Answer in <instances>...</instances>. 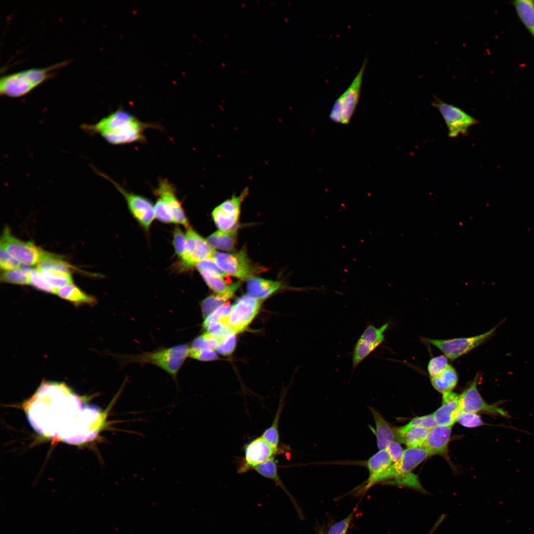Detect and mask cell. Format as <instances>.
Masks as SVG:
<instances>
[{
  "label": "cell",
  "mask_w": 534,
  "mask_h": 534,
  "mask_svg": "<svg viewBox=\"0 0 534 534\" xmlns=\"http://www.w3.org/2000/svg\"><path fill=\"white\" fill-rule=\"evenodd\" d=\"M26 411L30 424L39 434L71 444L93 439L107 424L108 409L85 404L63 383L42 384Z\"/></svg>",
  "instance_id": "6da1fadb"
},
{
  "label": "cell",
  "mask_w": 534,
  "mask_h": 534,
  "mask_svg": "<svg viewBox=\"0 0 534 534\" xmlns=\"http://www.w3.org/2000/svg\"><path fill=\"white\" fill-rule=\"evenodd\" d=\"M154 124L141 122L134 115L123 109H118L94 124H84V130L90 134H98L108 142L121 145L145 140L144 132Z\"/></svg>",
  "instance_id": "7a4b0ae2"
},
{
  "label": "cell",
  "mask_w": 534,
  "mask_h": 534,
  "mask_svg": "<svg viewBox=\"0 0 534 534\" xmlns=\"http://www.w3.org/2000/svg\"><path fill=\"white\" fill-rule=\"evenodd\" d=\"M189 349L187 344H182L138 354L119 355L117 357L123 367L133 363L154 365L164 370L176 381L178 373L189 356Z\"/></svg>",
  "instance_id": "3957f363"
},
{
  "label": "cell",
  "mask_w": 534,
  "mask_h": 534,
  "mask_svg": "<svg viewBox=\"0 0 534 534\" xmlns=\"http://www.w3.org/2000/svg\"><path fill=\"white\" fill-rule=\"evenodd\" d=\"M67 63L62 61L45 68H31L4 75L0 80V93L12 97L24 95L51 78L54 71Z\"/></svg>",
  "instance_id": "277c9868"
},
{
  "label": "cell",
  "mask_w": 534,
  "mask_h": 534,
  "mask_svg": "<svg viewBox=\"0 0 534 534\" xmlns=\"http://www.w3.org/2000/svg\"><path fill=\"white\" fill-rule=\"evenodd\" d=\"M0 241V247L26 266H38L54 255L37 247L31 242H24L13 236L8 226L4 228Z\"/></svg>",
  "instance_id": "5b68a950"
},
{
  "label": "cell",
  "mask_w": 534,
  "mask_h": 534,
  "mask_svg": "<svg viewBox=\"0 0 534 534\" xmlns=\"http://www.w3.org/2000/svg\"><path fill=\"white\" fill-rule=\"evenodd\" d=\"M213 260L226 274L241 280H247L266 269L253 263L245 249L232 253L215 251Z\"/></svg>",
  "instance_id": "8992f818"
},
{
  "label": "cell",
  "mask_w": 534,
  "mask_h": 534,
  "mask_svg": "<svg viewBox=\"0 0 534 534\" xmlns=\"http://www.w3.org/2000/svg\"><path fill=\"white\" fill-rule=\"evenodd\" d=\"M432 104L439 111L444 119L450 138L467 134L469 129L479 123L478 120L461 108L446 103L436 95L434 96Z\"/></svg>",
  "instance_id": "52a82bcc"
},
{
  "label": "cell",
  "mask_w": 534,
  "mask_h": 534,
  "mask_svg": "<svg viewBox=\"0 0 534 534\" xmlns=\"http://www.w3.org/2000/svg\"><path fill=\"white\" fill-rule=\"evenodd\" d=\"M215 251L204 238L190 226L185 233L184 253L180 259V268L186 269L195 266L200 262L213 259Z\"/></svg>",
  "instance_id": "ba28073f"
},
{
  "label": "cell",
  "mask_w": 534,
  "mask_h": 534,
  "mask_svg": "<svg viewBox=\"0 0 534 534\" xmlns=\"http://www.w3.org/2000/svg\"><path fill=\"white\" fill-rule=\"evenodd\" d=\"M498 325L479 335L450 339L426 338L425 341L436 347L448 359L453 360L477 347L489 338Z\"/></svg>",
  "instance_id": "9c48e42d"
},
{
  "label": "cell",
  "mask_w": 534,
  "mask_h": 534,
  "mask_svg": "<svg viewBox=\"0 0 534 534\" xmlns=\"http://www.w3.org/2000/svg\"><path fill=\"white\" fill-rule=\"evenodd\" d=\"M283 451L269 444L262 436L253 439L244 446V456L237 469L239 474L252 470L258 465L275 457Z\"/></svg>",
  "instance_id": "30bf717a"
},
{
  "label": "cell",
  "mask_w": 534,
  "mask_h": 534,
  "mask_svg": "<svg viewBox=\"0 0 534 534\" xmlns=\"http://www.w3.org/2000/svg\"><path fill=\"white\" fill-rule=\"evenodd\" d=\"M261 302L249 295L238 299L232 306L227 318V326L234 334L244 331L258 313Z\"/></svg>",
  "instance_id": "8fae6325"
},
{
  "label": "cell",
  "mask_w": 534,
  "mask_h": 534,
  "mask_svg": "<svg viewBox=\"0 0 534 534\" xmlns=\"http://www.w3.org/2000/svg\"><path fill=\"white\" fill-rule=\"evenodd\" d=\"M479 374H477L470 385L459 395L460 411L477 413L485 412L490 414L509 417L507 412L495 404H490L482 398L477 389Z\"/></svg>",
  "instance_id": "7c38bea8"
},
{
  "label": "cell",
  "mask_w": 534,
  "mask_h": 534,
  "mask_svg": "<svg viewBox=\"0 0 534 534\" xmlns=\"http://www.w3.org/2000/svg\"><path fill=\"white\" fill-rule=\"evenodd\" d=\"M248 192L247 187L238 196L233 195L213 210L212 217L219 230L228 231L237 228L241 204Z\"/></svg>",
  "instance_id": "4fadbf2b"
},
{
  "label": "cell",
  "mask_w": 534,
  "mask_h": 534,
  "mask_svg": "<svg viewBox=\"0 0 534 534\" xmlns=\"http://www.w3.org/2000/svg\"><path fill=\"white\" fill-rule=\"evenodd\" d=\"M101 174L107 178L123 195L131 213L139 224L145 230H149L155 218L154 206L152 202L143 196L126 190L110 178Z\"/></svg>",
  "instance_id": "5bb4252c"
},
{
  "label": "cell",
  "mask_w": 534,
  "mask_h": 534,
  "mask_svg": "<svg viewBox=\"0 0 534 534\" xmlns=\"http://www.w3.org/2000/svg\"><path fill=\"white\" fill-rule=\"evenodd\" d=\"M389 326L385 323L380 327L372 324L366 326L357 340L353 352V372L357 366L370 354L374 352L384 341V333Z\"/></svg>",
  "instance_id": "9a60e30c"
},
{
  "label": "cell",
  "mask_w": 534,
  "mask_h": 534,
  "mask_svg": "<svg viewBox=\"0 0 534 534\" xmlns=\"http://www.w3.org/2000/svg\"><path fill=\"white\" fill-rule=\"evenodd\" d=\"M154 193L163 201L171 212L175 223L182 224L186 228L190 226L181 203L177 197L176 189L169 181L161 179Z\"/></svg>",
  "instance_id": "2e32d148"
},
{
  "label": "cell",
  "mask_w": 534,
  "mask_h": 534,
  "mask_svg": "<svg viewBox=\"0 0 534 534\" xmlns=\"http://www.w3.org/2000/svg\"><path fill=\"white\" fill-rule=\"evenodd\" d=\"M366 63L367 59L365 58L349 87L339 97L342 112V124L349 123L358 103Z\"/></svg>",
  "instance_id": "e0dca14e"
},
{
  "label": "cell",
  "mask_w": 534,
  "mask_h": 534,
  "mask_svg": "<svg viewBox=\"0 0 534 534\" xmlns=\"http://www.w3.org/2000/svg\"><path fill=\"white\" fill-rule=\"evenodd\" d=\"M392 464L387 448L379 450L371 456L367 462L369 475L366 488L376 483L388 480Z\"/></svg>",
  "instance_id": "ac0fdd59"
},
{
  "label": "cell",
  "mask_w": 534,
  "mask_h": 534,
  "mask_svg": "<svg viewBox=\"0 0 534 534\" xmlns=\"http://www.w3.org/2000/svg\"><path fill=\"white\" fill-rule=\"evenodd\" d=\"M459 395L452 392L443 394L442 405L433 413L437 425L452 426L460 412Z\"/></svg>",
  "instance_id": "d6986e66"
},
{
  "label": "cell",
  "mask_w": 534,
  "mask_h": 534,
  "mask_svg": "<svg viewBox=\"0 0 534 534\" xmlns=\"http://www.w3.org/2000/svg\"><path fill=\"white\" fill-rule=\"evenodd\" d=\"M452 426L437 425L430 429L422 447L430 455L444 454L446 452L451 433Z\"/></svg>",
  "instance_id": "ffe728a7"
},
{
  "label": "cell",
  "mask_w": 534,
  "mask_h": 534,
  "mask_svg": "<svg viewBox=\"0 0 534 534\" xmlns=\"http://www.w3.org/2000/svg\"><path fill=\"white\" fill-rule=\"evenodd\" d=\"M430 455L429 451L422 446L408 448L404 450L399 471L388 483L396 481L402 477L412 473V470Z\"/></svg>",
  "instance_id": "44dd1931"
},
{
  "label": "cell",
  "mask_w": 534,
  "mask_h": 534,
  "mask_svg": "<svg viewBox=\"0 0 534 534\" xmlns=\"http://www.w3.org/2000/svg\"><path fill=\"white\" fill-rule=\"evenodd\" d=\"M247 281L246 290L248 294L260 301L268 297L282 287V283L280 281L256 276H253Z\"/></svg>",
  "instance_id": "7402d4cb"
},
{
  "label": "cell",
  "mask_w": 534,
  "mask_h": 534,
  "mask_svg": "<svg viewBox=\"0 0 534 534\" xmlns=\"http://www.w3.org/2000/svg\"><path fill=\"white\" fill-rule=\"evenodd\" d=\"M375 425V436L379 450L386 448L393 441H397L396 429L386 421L376 410L370 407Z\"/></svg>",
  "instance_id": "603a6c76"
},
{
  "label": "cell",
  "mask_w": 534,
  "mask_h": 534,
  "mask_svg": "<svg viewBox=\"0 0 534 534\" xmlns=\"http://www.w3.org/2000/svg\"><path fill=\"white\" fill-rule=\"evenodd\" d=\"M240 285L239 281L231 284L230 288L222 293H216L210 295L202 301L201 303V311L203 317L205 318L217 309L222 306Z\"/></svg>",
  "instance_id": "cb8c5ba5"
},
{
  "label": "cell",
  "mask_w": 534,
  "mask_h": 534,
  "mask_svg": "<svg viewBox=\"0 0 534 534\" xmlns=\"http://www.w3.org/2000/svg\"><path fill=\"white\" fill-rule=\"evenodd\" d=\"M429 430L421 427H412L407 429H404L401 427L396 428L397 441L404 444L408 448L422 446Z\"/></svg>",
  "instance_id": "d4e9b609"
},
{
  "label": "cell",
  "mask_w": 534,
  "mask_h": 534,
  "mask_svg": "<svg viewBox=\"0 0 534 534\" xmlns=\"http://www.w3.org/2000/svg\"><path fill=\"white\" fill-rule=\"evenodd\" d=\"M237 237V227L228 231L218 230L209 235L207 240L214 249L232 251L236 244Z\"/></svg>",
  "instance_id": "484cf974"
},
{
  "label": "cell",
  "mask_w": 534,
  "mask_h": 534,
  "mask_svg": "<svg viewBox=\"0 0 534 534\" xmlns=\"http://www.w3.org/2000/svg\"><path fill=\"white\" fill-rule=\"evenodd\" d=\"M511 3L519 19L534 39V0H515Z\"/></svg>",
  "instance_id": "4316f807"
},
{
  "label": "cell",
  "mask_w": 534,
  "mask_h": 534,
  "mask_svg": "<svg viewBox=\"0 0 534 534\" xmlns=\"http://www.w3.org/2000/svg\"><path fill=\"white\" fill-rule=\"evenodd\" d=\"M56 294L75 305H94L96 302L95 297L85 293L73 283L58 288Z\"/></svg>",
  "instance_id": "83f0119b"
},
{
  "label": "cell",
  "mask_w": 534,
  "mask_h": 534,
  "mask_svg": "<svg viewBox=\"0 0 534 534\" xmlns=\"http://www.w3.org/2000/svg\"><path fill=\"white\" fill-rule=\"evenodd\" d=\"M433 387L443 394L452 392L458 382V375L450 365L437 376L430 377Z\"/></svg>",
  "instance_id": "f1b7e54d"
},
{
  "label": "cell",
  "mask_w": 534,
  "mask_h": 534,
  "mask_svg": "<svg viewBox=\"0 0 534 534\" xmlns=\"http://www.w3.org/2000/svg\"><path fill=\"white\" fill-rule=\"evenodd\" d=\"M277 468L276 460L275 457H273L258 465L253 470L262 476L272 480L275 485L279 487L293 501V499L279 477Z\"/></svg>",
  "instance_id": "f546056e"
},
{
  "label": "cell",
  "mask_w": 534,
  "mask_h": 534,
  "mask_svg": "<svg viewBox=\"0 0 534 534\" xmlns=\"http://www.w3.org/2000/svg\"><path fill=\"white\" fill-rule=\"evenodd\" d=\"M36 270L43 280L56 289L73 283L71 272L54 270Z\"/></svg>",
  "instance_id": "4dcf8cb0"
},
{
  "label": "cell",
  "mask_w": 534,
  "mask_h": 534,
  "mask_svg": "<svg viewBox=\"0 0 534 534\" xmlns=\"http://www.w3.org/2000/svg\"><path fill=\"white\" fill-rule=\"evenodd\" d=\"M31 269L23 265L17 269L3 270L0 274V281L14 284L29 285Z\"/></svg>",
  "instance_id": "1f68e13d"
},
{
  "label": "cell",
  "mask_w": 534,
  "mask_h": 534,
  "mask_svg": "<svg viewBox=\"0 0 534 534\" xmlns=\"http://www.w3.org/2000/svg\"><path fill=\"white\" fill-rule=\"evenodd\" d=\"M209 287L216 293H222L228 290L231 284H227L223 277L204 269L198 270Z\"/></svg>",
  "instance_id": "d6a6232c"
},
{
  "label": "cell",
  "mask_w": 534,
  "mask_h": 534,
  "mask_svg": "<svg viewBox=\"0 0 534 534\" xmlns=\"http://www.w3.org/2000/svg\"><path fill=\"white\" fill-rule=\"evenodd\" d=\"M282 403H280L271 425L262 434V436L272 446L279 448V434L278 424L282 410Z\"/></svg>",
  "instance_id": "836d02e7"
},
{
  "label": "cell",
  "mask_w": 534,
  "mask_h": 534,
  "mask_svg": "<svg viewBox=\"0 0 534 534\" xmlns=\"http://www.w3.org/2000/svg\"><path fill=\"white\" fill-rule=\"evenodd\" d=\"M219 341L207 332L196 338L192 342L190 348L195 350L216 349Z\"/></svg>",
  "instance_id": "e575fe53"
},
{
  "label": "cell",
  "mask_w": 534,
  "mask_h": 534,
  "mask_svg": "<svg viewBox=\"0 0 534 534\" xmlns=\"http://www.w3.org/2000/svg\"><path fill=\"white\" fill-rule=\"evenodd\" d=\"M448 358L445 356H439L432 358L429 361L427 370L430 377L437 376L449 366Z\"/></svg>",
  "instance_id": "d590c367"
},
{
  "label": "cell",
  "mask_w": 534,
  "mask_h": 534,
  "mask_svg": "<svg viewBox=\"0 0 534 534\" xmlns=\"http://www.w3.org/2000/svg\"><path fill=\"white\" fill-rule=\"evenodd\" d=\"M456 422L467 428L477 427L484 424L480 416L477 413L461 411L458 414Z\"/></svg>",
  "instance_id": "8d00e7d4"
},
{
  "label": "cell",
  "mask_w": 534,
  "mask_h": 534,
  "mask_svg": "<svg viewBox=\"0 0 534 534\" xmlns=\"http://www.w3.org/2000/svg\"><path fill=\"white\" fill-rule=\"evenodd\" d=\"M437 425V424L432 413L416 417L411 420L407 424L401 427L404 429L412 427H421L430 430Z\"/></svg>",
  "instance_id": "74e56055"
},
{
  "label": "cell",
  "mask_w": 534,
  "mask_h": 534,
  "mask_svg": "<svg viewBox=\"0 0 534 534\" xmlns=\"http://www.w3.org/2000/svg\"><path fill=\"white\" fill-rule=\"evenodd\" d=\"M29 285L46 293L56 294L57 290L43 280L36 268H32L31 270Z\"/></svg>",
  "instance_id": "f35d334b"
},
{
  "label": "cell",
  "mask_w": 534,
  "mask_h": 534,
  "mask_svg": "<svg viewBox=\"0 0 534 534\" xmlns=\"http://www.w3.org/2000/svg\"><path fill=\"white\" fill-rule=\"evenodd\" d=\"M155 218L159 221L166 223H175L173 217L163 201L157 197L154 205Z\"/></svg>",
  "instance_id": "ab89813d"
},
{
  "label": "cell",
  "mask_w": 534,
  "mask_h": 534,
  "mask_svg": "<svg viewBox=\"0 0 534 534\" xmlns=\"http://www.w3.org/2000/svg\"><path fill=\"white\" fill-rule=\"evenodd\" d=\"M0 267L2 270H9L19 268L21 264L11 256L3 248L0 247Z\"/></svg>",
  "instance_id": "60d3db41"
},
{
  "label": "cell",
  "mask_w": 534,
  "mask_h": 534,
  "mask_svg": "<svg viewBox=\"0 0 534 534\" xmlns=\"http://www.w3.org/2000/svg\"><path fill=\"white\" fill-rule=\"evenodd\" d=\"M173 245L176 254L179 259L182 257L185 248V234L178 227H176L173 232Z\"/></svg>",
  "instance_id": "b9f144b4"
},
{
  "label": "cell",
  "mask_w": 534,
  "mask_h": 534,
  "mask_svg": "<svg viewBox=\"0 0 534 534\" xmlns=\"http://www.w3.org/2000/svg\"><path fill=\"white\" fill-rule=\"evenodd\" d=\"M236 343L235 334L232 333L219 343L216 350L221 355H228L233 351Z\"/></svg>",
  "instance_id": "7bdbcfd3"
},
{
  "label": "cell",
  "mask_w": 534,
  "mask_h": 534,
  "mask_svg": "<svg viewBox=\"0 0 534 534\" xmlns=\"http://www.w3.org/2000/svg\"><path fill=\"white\" fill-rule=\"evenodd\" d=\"M231 309L232 306L230 305L229 302L224 304L222 306L217 309L205 318L203 322L202 326L204 327L211 322H217L220 318L228 317L231 312Z\"/></svg>",
  "instance_id": "ee69618b"
},
{
  "label": "cell",
  "mask_w": 534,
  "mask_h": 534,
  "mask_svg": "<svg viewBox=\"0 0 534 534\" xmlns=\"http://www.w3.org/2000/svg\"><path fill=\"white\" fill-rule=\"evenodd\" d=\"M386 448L393 464H400L402 458L404 450L399 442L393 441Z\"/></svg>",
  "instance_id": "f6af8a7d"
},
{
  "label": "cell",
  "mask_w": 534,
  "mask_h": 534,
  "mask_svg": "<svg viewBox=\"0 0 534 534\" xmlns=\"http://www.w3.org/2000/svg\"><path fill=\"white\" fill-rule=\"evenodd\" d=\"M189 356L195 359L203 361L213 360L218 358L217 355L213 350H195L190 348Z\"/></svg>",
  "instance_id": "bcb514c9"
},
{
  "label": "cell",
  "mask_w": 534,
  "mask_h": 534,
  "mask_svg": "<svg viewBox=\"0 0 534 534\" xmlns=\"http://www.w3.org/2000/svg\"><path fill=\"white\" fill-rule=\"evenodd\" d=\"M196 267L197 270L201 269H206L223 277L226 275V274L218 266L213 259L206 260L199 263L196 266Z\"/></svg>",
  "instance_id": "7dc6e473"
},
{
  "label": "cell",
  "mask_w": 534,
  "mask_h": 534,
  "mask_svg": "<svg viewBox=\"0 0 534 534\" xmlns=\"http://www.w3.org/2000/svg\"><path fill=\"white\" fill-rule=\"evenodd\" d=\"M353 515V513L345 519L336 523L330 528L327 534H346Z\"/></svg>",
  "instance_id": "c3c4849f"
},
{
  "label": "cell",
  "mask_w": 534,
  "mask_h": 534,
  "mask_svg": "<svg viewBox=\"0 0 534 534\" xmlns=\"http://www.w3.org/2000/svg\"><path fill=\"white\" fill-rule=\"evenodd\" d=\"M443 518H444V517H442L441 519L439 520V521L437 522V523H436V525L433 527V529H432L431 531L430 532V533L429 534H432L433 533V532L436 530V529H437L438 526H439V525L440 524V523L442 522L441 520Z\"/></svg>",
  "instance_id": "681fc988"
}]
</instances>
